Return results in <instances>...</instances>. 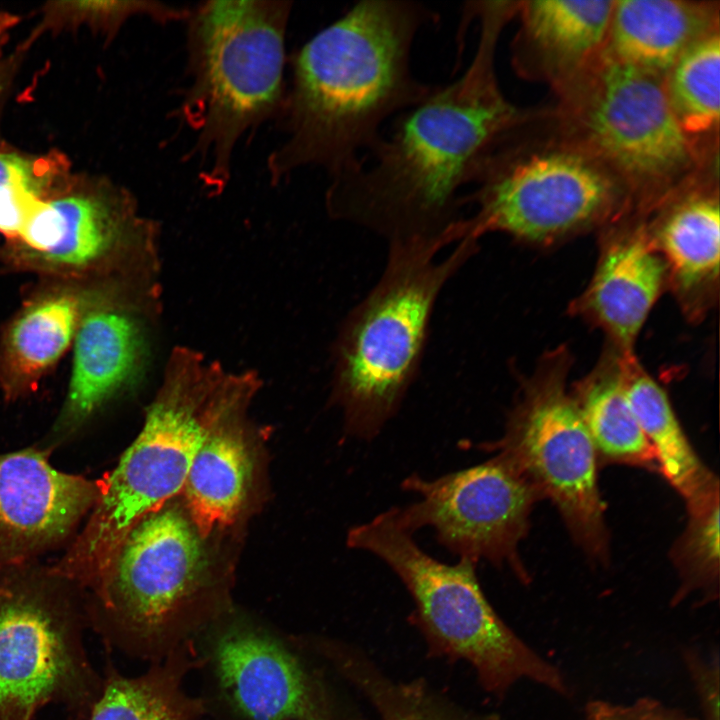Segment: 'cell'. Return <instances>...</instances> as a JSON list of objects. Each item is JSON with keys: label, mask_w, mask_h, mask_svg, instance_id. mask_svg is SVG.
Masks as SVG:
<instances>
[{"label": "cell", "mask_w": 720, "mask_h": 720, "mask_svg": "<svg viewBox=\"0 0 720 720\" xmlns=\"http://www.w3.org/2000/svg\"><path fill=\"white\" fill-rule=\"evenodd\" d=\"M480 36L465 72L402 112L389 136L370 151L369 165L332 178L329 215L365 228L388 244L466 237L462 189L472 184L499 139L532 112L513 105L496 73L499 36L516 15V1H477Z\"/></svg>", "instance_id": "obj_1"}, {"label": "cell", "mask_w": 720, "mask_h": 720, "mask_svg": "<svg viewBox=\"0 0 720 720\" xmlns=\"http://www.w3.org/2000/svg\"><path fill=\"white\" fill-rule=\"evenodd\" d=\"M437 18L420 2L365 0L313 36L294 57L273 176L313 165L332 179L363 165L360 153L378 143L384 122L434 90L414 75L411 52Z\"/></svg>", "instance_id": "obj_2"}, {"label": "cell", "mask_w": 720, "mask_h": 720, "mask_svg": "<svg viewBox=\"0 0 720 720\" xmlns=\"http://www.w3.org/2000/svg\"><path fill=\"white\" fill-rule=\"evenodd\" d=\"M256 387L248 374H227L192 352L176 351L140 434L103 477L89 520L55 574L101 590L131 529L182 494L212 427Z\"/></svg>", "instance_id": "obj_3"}, {"label": "cell", "mask_w": 720, "mask_h": 720, "mask_svg": "<svg viewBox=\"0 0 720 720\" xmlns=\"http://www.w3.org/2000/svg\"><path fill=\"white\" fill-rule=\"evenodd\" d=\"M451 245L422 239L389 243L379 279L339 326L330 400L347 434L375 438L416 381L437 300L478 251L479 240L466 237L439 259Z\"/></svg>", "instance_id": "obj_4"}, {"label": "cell", "mask_w": 720, "mask_h": 720, "mask_svg": "<svg viewBox=\"0 0 720 720\" xmlns=\"http://www.w3.org/2000/svg\"><path fill=\"white\" fill-rule=\"evenodd\" d=\"M663 77L603 52L555 92L554 129L594 157L647 216L682 187L718 170L685 136L668 105Z\"/></svg>", "instance_id": "obj_5"}, {"label": "cell", "mask_w": 720, "mask_h": 720, "mask_svg": "<svg viewBox=\"0 0 720 720\" xmlns=\"http://www.w3.org/2000/svg\"><path fill=\"white\" fill-rule=\"evenodd\" d=\"M534 114V113H533ZM533 116V115H532ZM530 116L502 136L483 161L474 190L462 195L468 234L503 233L548 247L600 231L633 212L618 181L594 157L555 129L536 141Z\"/></svg>", "instance_id": "obj_6"}, {"label": "cell", "mask_w": 720, "mask_h": 720, "mask_svg": "<svg viewBox=\"0 0 720 720\" xmlns=\"http://www.w3.org/2000/svg\"><path fill=\"white\" fill-rule=\"evenodd\" d=\"M290 10L287 1H209L191 17L183 107L210 160L208 182L228 177L237 140L281 102Z\"/></svg>", "instance_id": "obj_7"}, {"label": "cell", "mask_w": 720, "mask_h": 720, "mask_svg": "<svg viewBox=\"0 0 720 720\" xmlns=\"http://www.w3.org/2000/svg\"><path fill=\"white\" fill-rule=\"evenodd\" d=\"M349 548L383 561L410 593L424 630L441 650L469 662L485 687L503 693L530 680L567 693L561 672L521 640L497 615L478 582L476 564H446L427 554L397 519L395 508L352 526Z\"/></svg>", "instance_id": "obj_8"}, {"label": "cell", "mask_w": 720, "mask_h": 720, "mask_svg": "<svg viewBox=\"0 0 720 720\" xmlns=\"http://www.w3.org/2000/svg\"><path fill=\"white\" fill-rule=\"evenodd\" d=\"M570 353L544 355L521 385L504 433L482 444L558 510L575 543L592 560L609 555L598 459L567 385Z\"/></svg>", "instance_id": "obj_9"}, {"label": "cell", "mask_w": 720, "mask_h": 720, "mask_svg": "<svg viewBox=\"0 0 720 720\" xmlns=\"http://www.w3.org/2000/svg\"><path fill=\"white\" fill-rule=\"evenodd\" d=\"M203 541L184 505L173 500L126 536L97 595L138 651L166 657L199 627L190 612L204 585Z\"/></svg>", "instance_id": "obj_10"}, {"label": "cell", "mask_w": 720, "mask_h": 720, "mask_svg": "<svg viewBox=\"0 0 720 720\" xmlns=\"http://www.w3.org/2000/svg\"><path fill=\"white\" fill-rule=\"evenodd\" d=\"M152 225L130 195L103 179L69 175L31 214L0 261L62 281H127Z\"/></svg>", "instance_id": "obj_11"}, {"label": "cell", "mask_w": 720, "mask_h": 720, "mask_svg": "<svg viewBox=\"0 0 720 720\" xmlns=\"http://www.w3.org/2000/svg\"><path fill=\"white\" fill-rule=\"evenodd\" d=\"M401 487L418 495L416 502L395 507L408 531L431 527L438 543L459 560H485L528 581L518 547L541 498L496 456L434 479L413 473Z\"/></svg>", "instance_id": "obj_12"}, {"label": "cell", "mask_w": 720, "mask_h": 720, "mask_svg": "<svg viewBox=\"0 0 720 720\" xmlns=\"http://www.w3.org/2000/svg\"><path fill=\"white\" fill-rule=\"evenodd\" d=\"M207 656L220 695L240 720H328L303 665L270 632L230 623L213 632Z\"/></svg>", "instance_id": "obj_13"}, {"label": "cell", "mask_w": 720, "mask_h": 720, "mask_svg": "<svg viewBox=\"0 0 720 720\" xmlns=\"http://www.w3.org/2000/svg\"><path fill=\"white\" fill-rule=\"evenodd\" d=\"M65 620L40 593L7 589L0 600V720H31L77 676Z\"/></svg>", "instance_id": "obj_14"}, {"label": "cell", "mask_w": 720, "mask_h": 720, "mask_svg": "<svg viewBox=\"0 0 720 720\" xmlns=\"http://www.w3.org/2000/svg\"><path fill=\"white\" fill-rule=\"evenodd\" d=\"M103 486V478L56 470L36 449L1 454L0 566L24 562L64 539Z\"/></svg>", "instance_id": "obj_15"}, {"label": "cell", "mask_w": 720, "mask_h": 720, "mask_svg": "<svg viewBox=\"0 0 720 720\" xmlns=\"http://www.w3.org/2000/svg\"><path fill=\"white\" fill-rule=\"evenodd\" d=\"M599 257L570 312L601 329L617 351L634 353L636 339L667 289V269L654 249L646 217L629 214L599 231Z\"/></svg>", "instance_id": "obj_16"}, {"label": "cell", "mask_w": 720, "mask_h": 720, "mask_svg": "<svg viewBox=\"0 0 720 720\" xmlns=\"http://www.w3.org/2000/svg\"><path fill=\"white\" fill-rule=\"evenodd\" d=\"M648 235L667 269V289L689 321L698 322L719 293L718 172L679 189L646 216Z\"/></svg>", "instance_id": "obj_17"}, {"label": "cell", "mask_w": 720, "mask_h": 720, "mask_svg": "<svg viewBox=\"0 0 720 720\" xmlns=\"http://www.w3.org/2000/svg\"><path fill=\"white\" fill-rule=\"evenodd\" d=\"M119 280L62 281L33 295L0 339V387L8 400L32 392L71 347L89 310L109 297L130 294Z\"/></svg>", "instance_id": "obj_18"}, {"label": "cell", "mask_w": 720, "mask_h": 720, "mask_svg": "<svg viewBox=\"0 0 720 720\" xmlns=\"http://www.w3.org/2000/svg\"><path fill=\"white\" fill-rule=\"evenodd\" d=\"M129 295L104 299L83 318L73 341L64 405L55 432L67 434L129 386L142 369L146 343Z\"/></svg>", "instance_id": "obj_19"}, {"label": "cell", "mask_w": 720, "mask_h": 720, "mask_svg": "<svg viewBox=\"0 0 720 720\" xmlns=\"http://www.w3.org/2000/svg\"><path fill=\"white\" fill-rule=\"evenodd\" d=\"M614 0L519 1L511 45L515 72L555 93L604 50Z\"/></svg>", "instance_id": "obj_20"}, {"label": "cell", "mask_w": 720, "mask_h": 720, "mask_svg": "<svg viewBox=\"0 0 720 720\" xmlns=\"http://www.w3.org/2000/svg\"><path fill=\"white\" fill-rule=\"evenodd\" d=\"M717 30L718 1L614 0L605 51L663 77L693 44Z\"/></svg>", "instance_id": "obj_21"}, {"label": "cell", "mask_w": 720, "mask_h": 720, "mask_svg": "<svg viewBox=\"0 0 720 720\" xmlns=\"http://www.w3.org/2000/svg\"><path fill=\"white\" fill-rule=\"evenodd\" d=\"M248 402L233 407L212 427L182 492L183 505L203 540L232 524L247 497L253 461L242 415Z\"/></svg>", "instance_id": "obj_22"}, {"label": "cell", "mask_w": 720, "mask_h": 720, "mask_svg": "<svg viewBox=\"0 0 720 720\" xmlns=\"http://www.w3.org/2000/svg\"><path fill=\"white\" fill-rule=\"evenodd\" d=\"M625 393L652 446L659 473L689 502L719 488L686 436L665 390L644 369L635 353L619 352Z\"/></svg>", "instance_id": "obj_23"}, {"label": "cell", "mask_w": 720, "mask_h": 720, "mask_svg": "<svg viewBox=\"0 0 720 720\" xmlns=\"http://www.w3.org/2000/svg\"><path fill=\"white\" fill-rule=\"evenodd\" d=\"M571 395L594 445L599 464H619L659 472L625 393L619 351L608 344L589 374L572 385Z\"/></svg>", "instance_id": "obj_24"}, {"label": "cell", "mask_w": 720, "mask_h": 720, "mask_svg": "<svg viewBox=\"0 0 720 720\" xmlns=\"http://www.w3.org/2000/svg\"><path fill=\"white\" fill-rule=\"evenodd\" d=\"M189 648L184 643L139 677L111 674L90 720H201L202 701L182 687L195 663Z\"/></svg>", "instance_id": "obj_25"}, {"label": "cell", "mask_w": 720, "mask_h": 720, "mask_svg": "<svg viewBox=\"0 0 720 720\" xmlns=\"http://www.w3.org/2000/svg\"><path fill=\"white\" fill-rule=\"evenodd\" d=\"M720 30L685 51L663 76L672 114L685 136L706 157L718 156Z\"/></svg>", "instance_id": "obj_26"}, {"label": "cell", "mask_w": 720, "mask_h": 720, "mask_svg": "<svg viewBox=\"0 0 720 720\" xmlns=\"http://www.w3.org/2000/svg\"><path fill=\"white\" fill-rule=\"evenodd\" d=\"M69 175L68 162L60 153L36 156L0 150V234L4 243L18 237L35 209Z\"/></svg>", "instance_id": "obj_27"}, {"label": "cell", "mask_w": 720, "mask_h": 720, "mask_svg": "<svg viewBox=\"0 0 720 720\" xmlns=\"http://www.w3.org/2000/svg\"><path fill=\"white\" fill-rule=\"evenodd\" d=\"M688 520L670 554L680 578L675 602L693 592L713 600L719 584V488L686 502Z\"/></svg>", "instance_id": "obj_28"}, {"label": "cell", "mask_w": 720, "mask_h": 720, "mask_svg": "<svg viewBox=\"0 0 720 720\" xmlns=\"http://www.w3.org/2000/svg\"><path fill=\"white\" fill-rule=\"evenodd\" d=\"M134 14H147L160 21L178 20L188 15L185 10L159 2L147 1H62L49 3L46 25L63 26L88 23L104 29L118 27Z\"/></svg>", "instance_id": "obj_29"}, {"label": "cell", "mask_w": 720, "mask_h": 720, "mask_svg": "<svg viewBox=\"0 0 720 720\" xmlns=\"http://www.w3.org/2000/svg\"><path fill=\"white\" fill-rule=\"evenodd\" d=\"M585 720H696L650 698L617 704L603 700L588 703Z\"/></svg>", "instance_id": "obj_30"}, {"label": "cell", "mask_w": 720, "mask_h": 720, "mask_svg": "<svg viewBox=\"0 0 720 720\" xmlns=\"http://www.w3.org/2000/svg\"><path fill=\"white\" fill-rule=\"evenodd\" d=\"M686 660L697 689L704 720H719L718 656L702 659L695 653H689Z\"/></svg>", "instance_id": "obj_31"}, {"label": "cell", "mask_w": 720, "mask_h": 720, "mask_svg": "<svg viewBox=\"0 0 720 720\" xmlns=\"http://www.w3.org/2000/svg\"><path fill=\"white\" fill-rule=\"evenodd\" d=\"M383 709L386 720H439L414 704H385Z\"/></svg>", "instance_id": "obj_32"}, {"label": "cell", "mask_w": 720, "mask_h": 720, "mask_svg": "<svg viewBox=\"0 0 720 720\" xmlns=\"http://www.w3.org/2000/svg\"><path fill=\"white\" fill-rule=\"evenodd\" d=\"M18 22V18L15 15L2 13L0 14V35L10 29Z\"/></svg>", "instance_id": "obj_33"}, {"label": "cell", "mask_w": 720, "mask_h": 720, "mask_svg": "<svg viewBox=\"0 0 720 720\" xmlns=\"http://www.w3.org/2000/svg\"><path fill=\"white\" fill-rule=\"evenodd\" d=\"M7 588H3L0 586V600L6 595Z\"/></svg>", "instance_id": "obj_34"}]
</instances>
